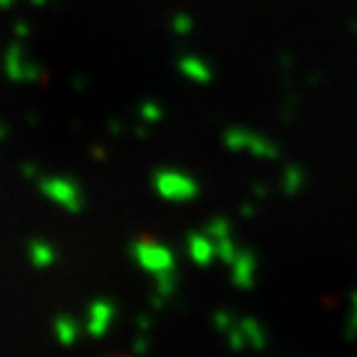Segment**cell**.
<instances>
[{"instance_id":"6da1fadb","label":"cell","mask_w":357,"mask_h":357,"mask_svg":"<svg viewBox=\"0 0 357 357\" xmlns=\"http://www.w3.org/2000/svg\"><path fill=\"white\" fill-rule=\"evenodd\" d=\"M3 73H6V77L10 79V82H22V84L43 79V67H40L38 62L25 52V47L17 43H13L6 50V55H3Z\"/></svg>"},{"instance_id":"7a4b0ae2","label":"cell","mask_w":357,"mask_h":357,"mask_svg":"<svg viewBox=\"0 0 357 357\" xmlns=\"http://www.w3.org/2000/svg\"><path fill=\"white\" fill-rule=\"evenodd\" d=\"M181 70H184L186 75H189V77H199V79H204L206 77V73H204V65H201V62H196V60H186L184 65H181Z\"/></svg>"},{"instance_id":"3957f363","label":"cell","mask_w":357,"mask_h":357,"mask_svg":"<svg viewBox=\"0 0 357 357\" xmlns=\"http://www.w3.org/2000/svg\"><path fill=\"white\" fill-rule=\"evenodd\" d=\"M15 35H17V38H28L30 28L25 25V22H17V25H15Z\"/></svg>"},{"instance_id":"277c9868","label":"cell","mask_w":357,"mask_h":357,"mask_svg":"<svg viewBox=\"0 0 357 357\" xmlns=\"http://www.w3.org/2000/svg\"><path fill=\"white\" fill-rule=\"evenodd\" d=\"M13 6V0H0V8H10Z\"/></svg>"},{"instance_id":"5b68a950","label":"cell","mask_w":357,"mask_h":357,"mask_svg":"<svg viewBox=\"0 0 357 357\" xmlns=\"http://www.w3.org/2000/svg\"><path fill=\"white\" fill-rule=\"evenodd\" d=\"M30 3H33V6H45L47 0H30Z\"/></svg>"}]
</instances>
